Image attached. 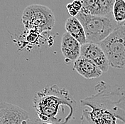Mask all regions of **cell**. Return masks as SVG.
Here are the masks:
<instances>
[{"label": "cell", "mask_w": 125, "mask_h": 124, "mask_svg": "<svg viewBox=\"0 0 125 124\" xmlns=\"http://www.w3.org/2000/svg\"><path fill=\"white\" fill-rule=\"evenodd\" d=\"M61 49L63 56L70 62H75L80 56L81 44L67 31L62 34Z\"/></svg>", "instance_id": "cell-10"}, {"label": "cell", "mask_w": 125, "mask_h": 124, "mask_svg": "<svg viewBox=\"0 0 125 124\" xmlns=\"http://www.w3.org/2000/svg\"><path fill=\"white\" fill-rule=\"evenodd\" d=\"M73 69L80 76L87 79L99 78L103 73L95 63L83 56H80L74 62Z\"/></svg>", "instance_id": "cell-9"}, {"label": "cell", "mask_w": 125, "mask_h": 124, "mask_svg": "<svg viewBox=\"0 0 125 124\" xmlns=\"http://www.w3.org/2000/svg\"><path fill=\"white\" fill-rule=\"evenodd\" d=\"M76 18L85 29L87 42L96 44H100L121 24L117 23L113 16L88 15L81 11Z\"/></svg>", "instance_id": "cell-3"}, {"label": "cell", "mask_w": 125, "mask_h": 124, "mask_svg": "<svg viewBox=\"0 0 125 124\" xmlns=\"http://www.w3.org/2000/svg\"><path fill=\"white\" fill-rule=\"evenodd\" d=\"M116 0H82L81 12L85 14L99 16H113V7Z\"/></svg>", "instance_id": "cell-8"}, {"label": "cell", "mask_w": 125, "mask_h": 124, "mask_svg": "<svg viewBox=\"0 0 125 124\" xmlns=\"http://www.w3.org/2000/svg\"><path fill=\"white\" fill-rule=\"evenodd\" d=\"M29 118V113L22 108L9 103H0V124H22Z\"/></svg>", "instance_id": "cell-6"}, {"label": "cell", "mask_w": 125, "mask_h": 124, "mask_svg": "<svg viewBox=\"0 0 125 124\" xmlns=\"http://www.w3.org/2000/svg\"><path fill=\"white\" fill-rule=\"evenodd\" d=\"M124 25H125V23H124Z\"/></svg>", "instance_id": "cell-16"}, {"label": "cell", "mask_w": 125, "mask_h": 124, "mask_svg": "<svg viewBox=\"0 0 125 124\" xmlns=\"http://www.w3.org/2000/svg\"><path fill=\"white\" fill-rule=\"evenodd\" d=\"M65 27L66 31L76 39L81 45L87 43L85 29L81 22L76 17L71 16L68 18L65 22Z\"/></svg>", "instance_id": "cell-11"}, {"label": "cell", "mask_w": 125, "mask_h": 124, "mask_svg": "<svg viewBox=\"0 0 125 124\" xmlns=\"http://www.w3.org/2000/svg\"><path fill=\"white\" fill-rule=\"evenodd\" d=\"M80 56H83L95 63L102 72H107L109 69V63L104 51L99 44L86 43L81 45Z\"/></svg>", "instance_id": "cell-7"}, {"label": "cell", "mask_w": 125, "mask_h": 124, "mask_svg": "<svg viewBox=\"0 0 125 124\" xmlns=\"http://www.w3.org/2000/svg\"><path fill=\"white\" fill-rule=\"evenodd\" d=\"M22 23L26 31L32 30L43 34L53 29L55 19L49 7L41 4H31L23 11Z\"/></svg>", "instance_id": "cell-4"}, {"label": "cell", "mask_w": 125, "mask_h": 124, "mask_svg": "<svg viewBox=\"0 0 125 124\" xmlns=\"http://www.w3.org/2000/svg\"><path fill=\"white\" fill-rule=\"evenodd\" d=\"M107 56L109 65L114 69L125 67V26L119 24L99 44Z\"/></svg>", "instance_id": "cell-5"}, {"label": "cell", "mask_w": 125, "mask_h": 124, "mask_svg": "<svg viewBox=\"0 0 125 124\" xmlns=\"http://www.w3.org/2000/svg\"><path fill=\"white\" fill-rule=\"evenodd\" d=\"M96 93L80 100L83 110L80 124H125V88L100 81L94 86Z\"/></svg>", "instance_id": "cell-1"}, {"label": "cell", "mask_w": 125, "mask_h": 124, "mask_svg": "<svg viewBox=\"0 0 125 124\" xmlns=\"http://www.w3.org/2000/svg\"><path fill=\"white\" fill-rule=\"evenodd\" d=\"M82 7H83L82 0H74L72 3L68 4L66 7L69 14L72 17H76L82 10Z\"/></svg>", "instance_id": "cell-13"}, {"label": "cell", "mask_w": 125, "mask_h": 124, "mask_svg": "<svg viewBox=\"0 0 125 124\" xmlns=\"http://www.w3.org/2000/svg\"><path fill=\"white\" fill-rule=\"evenodd\" d=\"M22 124H43V121H41L39 118H29Z\"/></svg>", "instance_id": "cell-14"}, {"label": "cell", "mask_w": 125, "mask_h": 124, "mask_svg": "<svg viewBox=\"0 0 125 124\" xmlns=\"http://www.w3.org/2000/svg\"><path fill=\"white\" fill-rule=\"evenodd\" d=\"M112 15L118 24L125 22V0H116L113 7Z\"/></svg>", "instance_id": "cell-12"}, {"label": "cell", "mask_w": 125, "mask_h": 124, "mask_svg": "<svg viewBox=\"0 0 125 124\" xmlns=\"http://www.w3.org/2000/svg\"><path fill=\"white\" fill-rule=\"evenodd\" d=\"M76 107L77 103L68 91L56 85L46 87L33 99V108L43 122L68 124L64 116L65 108L75 113Z\"/></svg>", "instance_id": "cell-2"}, {"label": "cell", "mask_w": 125, "mask_h": 124, "mask_svg": "<svg viewBox=\"0 0 125 124\" xmlns=\"http://www.w3.org/2000/svg\"><path fill=\"white\" fill-rule=\"evenodd\" d=\"M43 124H54L53 123H51V122H43Z\"/></svg>", "instance_id": "cell-15"}]
</instances>
